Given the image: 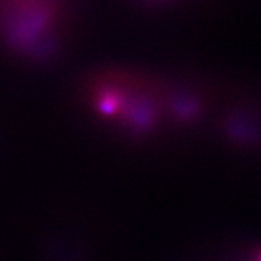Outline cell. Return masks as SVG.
Listing matches in <instances>:
<instances>
[{"label":"cell","instance_id":"6da1fadb","mask_svg":"<svg viewBox=\"0 0 261 261\" xmlns=\"http://www.w3.org/2000/svg\"><path fill=\"white\" fill-rule=\"evenodd\" d=\"M58 0H0V35L16 50H47L60 27Z\"/></svg>","mask_w":261,"mask_h":261},{"label":"cell","instance_id":"7a4b0ae2","mask_svg":"<svg viewBox=\"0 0 261 261\" xmlns=\"http://www.w3.org/2000/svg\"><path fill=\"white\" fill-rule=\"evenodd\" d=\"M259 261H261V257H260V260H259Z\"/></svg>","mask_w":261,"mask_h":261}]
</instances>
